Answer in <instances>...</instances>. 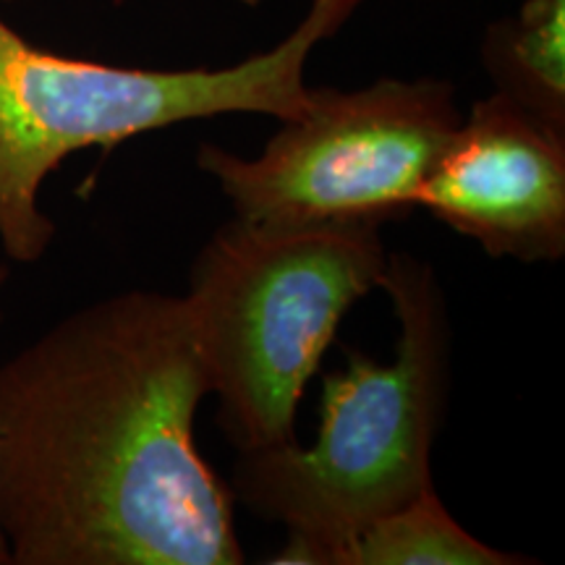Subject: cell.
I'll return each mask as SVG.
<instances>
[{
	"label": "cell",
	"mask_w": 565,
	"mask_h": 565,
	"mask_svg": "<svg viewBox=\"0 0 565 565\" xmlns=\"http://www.w3.org/2000/svg\"><path fill=\"white\" fill-rule=\"evenodd\" d=\"M210 380L183 296L76 309L0 364L11 565H238L233 494L194 440Z\"/></svg>",
	"instance_id": "6da1fadb"
},
{
	"label": "cell",
	"mask_w": 565,
	"mask_h": 565,
	"mask_svg": "<svg viewBox=\"0 0 565 565\" xmlns=\"http://www.w3.org/2000/svg\"><path fill=\"white\" fill-rule=\"evenodd\" d=\"M398 317L391 364L362 351L322 380L320 433L238 454L231 494L257 519L288 529L273 563L330 565L359 529L433 487V445L448 406L450 322L435 267L391 254L380 280Z\"/></svg>",
	"instance_id": "7a4b0ae2"
},
{
	"label": "cell",
	"mask_w": 565,
	"mask_h": 565,
	"mask_svg": "<svg viewBox=\"0 0 565 565\" xmlns=\"http://www.w3.org/2000/svg\"><path fill=\"white\" fill-rule=\"evenodd\" d=\"M364 0H312L286 40L225 68H131L68 58L26 42L0 17V246L19 265L45 257L55 223L40 189L74 152L113 150L139 134L254 113L307 108V63Z\"/></svg>",
	"instance_id": "3957f363"
},
{
	"label": "cell",
	"mask_w": 565,
	"mask_h": 565,
	"mask_svg": "<svg viewBox=\"0 0 565 565\" xmlns=\"http://www.w3.org/2000/svg\"><path fill=\"white\" fill-rule=\"evenodd\" d=\"M377 225L233 217L196 254L183 294L196 351L238 454L296 443V408L345 312L380 288Z\"/></svg>",
	"instance_id": "277c9868"
},
{
	"label": "cell",
	"mask_w": 565,
	"mask_h": 565,
	"mask_svg": "<svg viewBox=\"0 0 565 565\" xmlns=\"http://www.w3.org/2000/svg\"><path fill=\"white\" fill-rule=\"evenodd\" d=\"M461 118L454 84L433 76L312 87L307 108L280 121L257 158L202 145L196 168L242 221L383 228L416 210Z\"/></svg>",
	"instance_id": "5b68a950"
},
{
	"label": "cell",
	"mask_w": 565,
	"mask_h": 565,
	"mask_svg": "<svg viewBox=\"0 0 565 565\" xmlns=\"http://www.w3.org/2000/svg\"><path fill=\"white\" fill-rule=\"evenodd\" d=\"M416 210L494 259L557 263L565 254V131L492 92L461 118Z\"/></svg>",
	"instance_id": "8992f818"
},
{
	"label": "cell",
	"mask_w": 565,
	"mask_h": 565,
	"mask_svg": "<svg viewBox=\"0 0 565 565\" xmlns=\"http://www.w3.org/2000/svg\"><path fill=\"white\" fill-rule=\"evenodd\" d=\"M482 63L494 92L565 131V0H524L487 26Z\"/></svg>",
	"instance_id": "52a82bcc"
},
{
	"label": "cell",
	"mask_w": 565,
	"mask_h": 565,
	"mask_svg": "<svg viewBox=\"0 0 565 565\" xmlns=\"http://www.w3.org/2000/svg\"><path fill=\"white\" fill-rule=\"evenodd\" d=\"M532 557L494 550L458 524L435 487L349 536L330 565H521Z\"/></svg>",
	"instance_id": "ba28073f"
},
{
	"label": "cell",
	"mask_w": 565,
	"mask_h": 565,
	"mask_svg": "<svg viewBox=\"0 0 565 565\" xmlns=\"http://www.w3.org/2000/svg\"><path fill=\"white\" fill-rule=\"evenodd\" d=\"M6 282H9V267L0 265V294H3ZM0 565H11V553H9V545H6V540H3V532H0Z\"/></svg>",
	"instance_id": "9c48e42d"
},
{
	"label": "cell",
	"mask_w": 565,
	"mask_h": 565,
	"mask_svg": "<svg viewBox=\"0 0 565 565\" xmlns=\"http://www.w3.org/2000/svg\"><path fill=\"white\" fill-rule=\"evenodd\" d=\"M236 3H242V6H246V9H257L259 3H263V0H236Z\"/></svg>",
	"instance_id": "30bf717a"
},
{
	"label": "cell",
	"mask_w": 565,
	"mask_h": 565,
	"mask_svg": "<svg viewBox=\"0 0 565 565\" xmlns=\"http://www.w3.org/2000/svg\"><path fill=\"white\" fill-rule=\"evenodd\" d=\"M0 3H17V0H0Z\"/></svg>",
	"instance_id": "8fae6325"
}]
</instances>
